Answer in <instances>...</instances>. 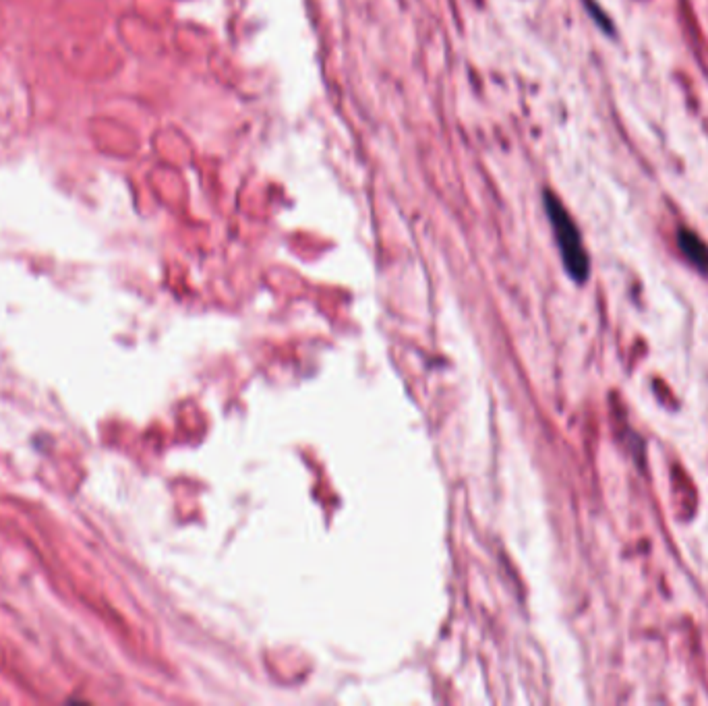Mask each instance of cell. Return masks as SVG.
<instances>
[{
	"mask_svg": "<svg viewBox=\"0 0 708 706\" xmlns=\"http://www.w3.org/2000/svg\"><path fill=\"white\" fill-rule=\"evenodd\" d=\"M543 203H545V214H547L549 224L553 228L555 243H557L559 255H562L566 272L570 274L572 280H576L580 284L586 282V278L590 274V259H588L586 247L582 243V234H580L574 218L566 210L562 199H559L553 191L543 193Z\"/></svg>",
	"mask_w": 708,
	"mask_h": 706,
	"instance_id": "obj_1",
	"label": "cell"
},
{
	"mask_svg": "<svg viewBox=\"0 0 708 706\" xmlns=\"http://www.w3.org/2000/svg\"><path fill=\"white\" fill-rule=\"evenodd\" d=\"M677 245H680V251L692 266L708 276V247L698 234L686 228L680 230V234H677Z\"/></svg>",
	"mask_w": 708,
	"mask_h": 706,
	"instance_id": "obj_2",
	"label": "cell"
}]
</instances>
